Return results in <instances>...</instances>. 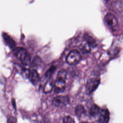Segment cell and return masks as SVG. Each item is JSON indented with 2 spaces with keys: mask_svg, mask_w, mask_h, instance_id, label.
<instances>
[{
  "mask_svg": "<svg viewBox=\"0 0 123 123\" xmlns=\"http://www.w3.org/2000/svg\"><path fill=\"white\" fill-rule=\"evenodd\" d=\"M13 53L16 58L25 65H28L31 62V57L26 50L22 47H15Z\"/></svg>",
  "mask_w": 123,
  "mask_h": 123,
  "instance_id": "6da1fadb",
  "label": "cell"
},
{
  "mask_svg": "<svg viewBox=\"0 0 123 123\" xmlns=\"http://www.w3.org/2000/svg\"><path fill=\"white\" fill-rule=\"evenodd\" d=\"M104 21L111 30L114 31H116L118 30L119 23L118 19L112 13H107L104 17Z\"/></svg>",
  "mask_w": 123,
  "mask_h": 123,
  "instance_id": "7a4b0ae2",
  "label": "cell"
},
{
  "mask_svg": "<svg viewBox=\"0 0 123 123\" xmlns=\"http://www.w3.org/2000/svg\"><path fill=\"white\" fill-rule=\"evenodd\" d=\"M81 56L80 52L76 49L71 50L66 58V62L69 65H74L77 64L81 60Z\"/></svg>",
  "mask_w": 123,
  "mask_h": 123,
  "instance_id": "3957f363",
  "label": "cell"
},
{
  "mask_svg": "<svg viewBox=\"0 0 123 123\" xmlns=\"http://www.w3.org/2000/svg\"><path fill=\"white\" fill-rule=\"evenodd\" d=\"M100 83V79L99 77H94L89 79L86 86V91L87 94L92 93L98 86Z\"/></svg>",
  "mask_w": 123,
  "mask_h": 123,
  "instance_id": "277c9868",
  "label": "cell"
},
{
  "mask_svg": "<svg viewBox=\"0 0 123 123\" xmlns=\"http://www.w3.org/2000/svg\"><path fill=\"white\" fill-rule=\"evenodd\" d=\"M70 101V98L68 96H57L53 99L52 101V104L56 107H63L68 104Z\"/></svg>",
  "mask_w": 123,
  "mask_h": 123,
  "instance_id": "5b68a950",
  "label": "cell"
},
{
  "mask_svg": "<svg viewBox=\"0 0 123 123\" xmlns=\"http://www.w3.org/2000/svg\"><path fill=\"white\" fill-rule=\"evenodd\" d=\"M66 86V81L56 79L54 85V91L55 93H60L64 91Z\"/></svg>",
  "mask_w": 123,
  "mask_h": 123,
  "instance_id": "8992f818",
  "label": "cell"
},
{
  "mask_svg": "<svg viewBox=\"0 0 123 123\" xmlns=\"http://www.w3.org/2000/svg\"><path fill=\"white\" fill-rule=\"evenodd\" d=\"M110 120V112L108 109H103L100 110L98 122L100 123H107Z\"/></svg>",
  "mask_w": 123,
  "mask_h": 123,
  "instance_id": "52a82bcc",
  "label": "cell"
},
{
  "mask_svg": "<svg viewBox=\"0 0 123 123\" xmlns=\"http://www.w3.org/2000/svg\"><path fill=\"white\" fill-rule=\"evenodd\" d=\"M29 78L30 82L34 85H36L37 84L39 81L40 77L39 74L36 70L33 69L32 71H31V73Z\"/></svg>",
  "mask_w": 123,
  "mask_h": 123,
  "instance_id": "ba28073f",
  "label": "cell"
},
{
  "mask_svg": "<svg viewBox=\"0 0 123 123\" xmlns=\"http://www.w3.org/2000/svg\"><path fill=\"white\" fill-rule=\"evenodd\" d=\"M84 39L86 42L90 46V47L94 48L97 45L96 40L92 37L91 35L88 34H85L84 35Z\"/></svg>",
  "mask_w": 123,
  "mask_h": 123,
  "instance_id": "9c48e42d",
  "label": "cell"
},
{
  "mask_svg": "<svg viewBox=\"0 0 123 123\" xmlns=\"http://www.w3.org/2000/svg\"><path fill=\"white\" fill-rule=\"evenodd\" d=\"M100 110L101 109L99 106H98L97 105L95 104H94L91 106L89 109V114L92 117H96V116H97L99 114Z\"/></svg>",
  "mask_w": 123,
  "mask_h": 123,
  "instance_id": "30bf717a",
  "label": "cell"
},
{
  "mask_svg": "<svg viewBox=\"0 0 123 123\" xmlns=\"http://www.w3.org/2000/svg\"><path fill=\"white\" fill-rule=\"evenodd\" d=\"M86 113V111L84 107L81 104H78L76 106L75 109V113L78 117H81L85 115Z\"/></svg>",
  "mask_w": 123,
  "mask_h": 123,
  "instance_id": "8fae6325",
  "label": "cell"
},
{
  "mask_svg": "<svg viewBox=\"0 0 123 123\" xmlns=\"http://www.w3.org/2000/svg\"><path fill=\"white\" fill-rule=\"evenodd\" d=\"M79 48L83 54H88L90 51L91 47L85 41L82 42L79 46Z\"/></svg>",
  "mask_w": 123,
  "mask_h": 123,
  "instance_id": "7c38bea8",
  "label": "cell"
},
{
  "mask_svg": "<svg viewBox=\"0 0 123 123\" xmlns=\"http://www.w3.org/2000/svg\"><path fill=\"white\" fill-rule=\"evenodd\" d=\"M4 38L5 42L9 46V47L12 48L15 47V42L10 36H8L7 34H5L4 35Z\"/></svg>",
  "mask_w": 123,
  "mask_h": 123,
  "instance_id": "4fadbf2b",
  "label": "cell"
},
{
  "mask_svg": "<svg viewBox=\"0 0 123 123\" xmlns=\"http://www.w3.org/2000/svg\"><path fill=\"white\" fill-rule=\"evenodd\" d=\"M67 78V72L64 70H61L59 71L57 75L56 79H61L66 81Z\"/></svg>",
  "mask_w": 123,
  "mask_h": 123,
  "instance_id": "5bb4252c",
  "label": "cell"
},
{
  "mask_svg": "<svg viewBox=\"0 0 123 123\" xmlns=\"http://www.w3.org/2000/svg\"><path fill=\"white\" fill-rule=\"evenodd\" d=\"M56 68L55 66L52 65L48 70L45 73V76L47 78H50L52 75L53 73L55 72Z\"/></svg>",
  "mask_w": 123,
  "mask_h": 123,
  "instance_id": "9a60e30c",
  "label": "cell"
},
{
  "mask_svg": "<svg viewBox=\"0 0 123 123\" xmlns=\"http://www.w3.org/2000/svg\"><path fill=\"white\" fill-rule=\"evenodd\" d=\"M53 87V86L52 85L51 83L50 82H48L45 85L43 89V91L45 93H50L52 90Z\"/></svg>",
  "mask_w": 123,
  "mask_h": 123,
  "instance_id": "2e32d148",
  "label": "cell"
},
{
  "mask_svg": "<svg viewBox=\"0 0 123 123\" xmlns=\"http://www.w3.org/2000/svg\"><path fill=\"white\" fill-rule=\"evenodd\" d=\"M63 122L64 123H74L75 122L74 119L69 115L65 116L63 118Z\"/></svg>",
  "mask_w": 123,
  "mask_h": 123,
  "instance_id": "e0dca14e",
  "label": "cell"
},
{
  "mask_svg": "<svg viewBox=\"0 0 123 123\" xmlns=\"http://www.w3.org/2000/svg\"><path fill=\"white\" fill-rule=\"evenodd\" d=\"M30 73H31V71L28 69L23 68L22 70V74L23 75L25 78H29L30 75Z\"/></svg>",
  "mask_w": 123,
  "mask_h": 123,
  "instance_id": "ac0fdd59",
  "label": "cell"
}]
</instances>
